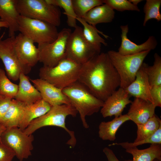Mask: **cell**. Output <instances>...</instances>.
<instances>
[{"mask_svg":"<svg viewBox=\"0 0 161 161\" xmlns=\"http://www.w3.org/2000/svg\"><path fill=\"white\" fill-rule=\"evenodd\" d=\"M78 81L103 101L120 85L119 75L107 53H100L82 64Z\"/></svg>","mask_w":161,"mask_h":161,"instance_id":"6da1fadb","label":"cell"},{"mask_svg":"<svg viewBox=\"0 0 161 161\" xmlns=\"http://www.w3.org/2000/svg\"><path fill=\"white\" fill-rule=\"evenodd\" d=\"M63 93L79 114L83 126L89 127L87 116L97 113L102 107L104 101L93 95L83 84L77 81L62 89Z\"/></svg>","mask_w":161,"mask_h":161,"instance_id":"7a4b0ae2","label":"cell"},{"mask_svg":"<svg viewBox=\"0 0 161 161\" xmlns=\"http://www.w3.org/2000/svg\"><path fill=\"white\" fill-rule=\"evenodd\" d=\"M78 113L71 105L52 106L44 114L32 120L23 131L26 134L30 135L44 127L50 126L60 127L64 129L70 136V138L66 144L74 147L76 143L74 132L66 127L65 120L66 117L69 115L75 117Z\"/></svg>","mask_w":161,"mask_h":161,"instance_id":"3957f363","label":"cell"},{"mask_svg":"<svg viewBox=\"0 0 161 161\" xmlns=\"http://www.w3.org/2000/svg\"><path fill=\"white\" fill-rule=\"evenodd\" d=\"M81 65L65 58L53 67H41L39 76L62 89L78 81Z\"/></svg>","mask_w":161,"mask_h":161,"instance_id":"277c9868","label":"cell"},{"mask_svg":"<svg viewBox=\"0 0 161 161\" xmlns=\"http://www.w3.org/2000/svg\"><path fill=\"white\" fill-rule=\"evenodd\" d=\"M150 50L139 53L123 55L118 52L111 50L107 53L118 73L121 88L125 89L135 80L136 74Z\"/></svg>","mask_w":161,"mask_h":161,"instance_id":"5b68a950","label":"cell"},{"mask_svg":"<svg viewBox=\"0 0 161 161\" xmlns=\"http://www.w3.org/2000/svg\"><path fill=\"white\" fill-rule=\"evenodd\" d=\"M16 4L21 16L44 21L57 27L60 24L59 7L46 0H16Z\"/></svg>","mask_w":161,"mask_h":161,"instance_id":"8992f818","label":"cell"},{"mask_svg":"<svg viewBox=\"0 0 161 161\" xmlns=\"http://www.w3.org/2000/svg\"><path fill=\"white\" fill-rule=\"evenodd\" d=\"M18 31L38 45L54 41L59 32L57 27L48 22L20 15Z\"/></svg>","mask_w":161,"mask_h":161,"instance_id":"52a82bcc","label":"cell"},{"mask_svg":"<svg viewBox=\"0 0 161 161\" xmlns=\"http://www.w3.org/2000/svg\"><path fill=\"white\" fill-rule=\"evenodd\" d=\"M71 30L64 28L59 32L57 38L53 42L38 45L39 52V62L43 66L52 67L66 58V49Z\"/></svg>","mask_w":161,"mask_h":161,"instance_id":"ba28073f","label":"cell"},{"mask_svg":"<svg viewBox=\"0 0 161 161\" xmlns=\"http://www.w3.org/2000/svg\"><path fill=\"white\" fill-rule=\"evenodd\" d=\"M4 35L0 37V59L8 78L16 81L21 73L26 75L30 73L32 67L24 64L18 56L13 45L14 36L2 40Z\"/></svg>","mask_w":161,"mask_h":161,"instance_id":"9c48e42d","label":"cell"},{"mask_svg":"<svg viewBox=\"0 0 161 161\" xmlns=\"http://www.w3.org/2000/svg\"><path fill=\"white\" fill-rule=\"evenodd\" d=\"M100 53L88 43L82 28L77 25L68 39L66 58L82 65Z\"/></svg>","mask_w":161,"mask_h":161,"instance_id":"30bf717a","label":"cell"},{"mask_svg":"<svg viewBox=\"0 0 161 161\" xmlns=\"http://www.w3.org/2000/svg\"><path fill=\"white\" fill-rule=\"evenodd\" d=\"M32 134H26L18 127L7 129L1 136V141L11 148L20 161L28 158L33 149Z\"/></svg>","mask_w":161,"mask_h":161,"instance_id":"8fae6325","label":"cell"},{"mask_svg":"<svg viewBox=\"0 0 161 161\" xmlns=\"http://www.w3.org/2000/svg\"><path fill=\"white\" fill-rule=\"evenodd\" d=\"M13 43L18 56L24 64L32 67L39 61L38 49L30 39L20 33L13 37Z\"/></svg>","mask_w":161,"mask_h":161,"instance_id":"7c38bea8","label":"cell"},{"mask_svg":"<svg viewBox=\"0 0 161 161\" xmlns=\"http://www.w3.org/2000/svg\"><path fill=\"white\" fill-rule=\"evenodd\" d=\"M130 97L125 89L120 87L104 101L100 109L103 117H118L122 115L126 106L132 102Z\"/></svg>","mask_w":161,"mask_h":161,"instance_id":"4fadbf2b","label":"cell"},{"mask_svg":"<svg viewBox=\"0 0 161 161\" xmlns=\"http://www.w3.org/2000/svg\"><path fill=\"white\" fill-rule=\"evenodd\" d=\"M40 93L42 99L52 106L63 104L71 105L62 89L41 78L30 79Z\"/></svg>","mask_w":161,"mask_h":161,"instance_id":"5bb4252c","label":"cell"},{"mask_svg":"<svg viewBox=\"0 0 161 161\" xmlns=\"http://www.w3.org/2000/svg\"><path fill=\"white\" fill-rule=\"evenodd\" d=\"M151 88L144 63H143L136 74L134 80L125 90L129 95L144 100L153 104Z\"/></svg>","mask_w":161,"mask_h":161,"instance_id":"9a60e30c","label":"cell"},{"mask_svg":"<svg viewBox=\"0 0 161 161\" xmlns=\"http://www.w3.org/2000/svg\"><path fill=\"white\" fill-rule=\"evenodd\" d=\"M121 43L118 52L123 55L135 54L143 51L154 49L157 45V41L154 36H151L144 43L137 44L130 41L127 37L129 28L128 25L120 27Z\"/></svg>","mask_w":161,"mask_h":161,"instance_id":"2e32d148","label":"cell"},{"mask_svg":"<svg viewBox=\"0 0 161 161\" xmlns=\"http://www.w3.org/2000/svg\"><path fill=\"white\" fill-rule=\"evenodd\" d=\"M131 103L127 114L136 124L145 123L155 114L156 107L149 101L135 98Z\"/></svg>","mask_w":161,"mask_h":161,"instance_id":"e0dca14e","label":"cell"},{"mask_svg":"<svg viewBox=\"0 0 161 161\" xmlns=\"http://www.w3.org/2000/svg\"><path fill=\"white\" fill-rule=\"evenodd\" d=\"M20 15L16 0H0V20L7 24L9 37L15 36V33L18 31Z\"/></svg>","mask_w":161,"mask_h":161,"instance_id":"ac0fdd59","label":"cell"},{"mask_svg":"<svg viewBox=\"0 0 161 161\" xmlns=\"http://www.w3.org/2000/svg\"><path fill=\"white\" fill-rule=\"evenodd\" d=\"M19 80L18 89L15 99L25 104L33 103L42 99L40 93L31 83L28 77L21 73Z\"/></svg>","mask_w":161,"mask_h":161,"instance_id":"d6986e66","label":"cell"},{"mask_svg":"<svg viewBox=\"0 0 161 161\" xmlns=\"http://www.w3.org/2000/svg\"><path fill=\"white\" fill-rule=\"evenodd\" d=\"M51 107L42 99L33 103L26 104L18 127L24 131L32 120L44 114Z\"/></svg>","mask_w":161,"mask_h":161,"instance_id":"ffe728a7","label":"cell"},{"mask_svg":"<svg viewBox=\"0 0 161 161\" xmlns=\"http://www.w3.org/2000/svg\"><path fill=\"white\" fill-rule=\"evenodd\" d=\"M115 13L114 10L103 3L92 8L81 18L89 24L96 27L99 24L112 22Z\"/></svg>","mask_w":161,"mask_h":161,"instance_id":"44dd1931","label":"cell"},{"mask_svg":"<svg viewBox=\"0 0 161 161\" xmlns=\"http://www.w3.org/2000/svg\"><path fill=\"white\" fill-rule=\"evenodd\" d=\"M130 120L127 114L115 117L112 120L102 122L99 126V137L104 140L114 141L116 133L120 126L126 121Z\"/></svg>","mask_w":161,"mask_h":161,"instance_id":"7402d4cb","label":"cell"},{"mask_svg":"<svg viewBox=\"0 0 161 161\" xmlns=\"http://www.w3.org/2000/svg\"><path fill=\"white\" fill-rule=\"evenodd\" d=\"M76 19L83 25V32L86 40L92 47L100 52L101 44L106 46L107 44L99 33L106 39L109 38V37L98 30L96 27L88 23L83 18L77 17Z\"/></svg>","mask_w":161,"mask_h":161,"instance_id":"603a6c76","label":"cell"},{"mask_svg":"<svg viewBox=\"0 0 161 161\" xmlns=\"http://www.w3.org/2000/svg\"><path fill=\"white\" fill-rule=\"evenodd\" d=\"M126 152L133 156L132 160L129 161H153L157 159L161 160V144H152L144 149H139L136 147L125 148Z\"/></svg>","mask_w":161,"mask_h":161,"instance_id":"cb8c5ba5","label":"cell"},{"mask_svg":"<svg viewBox=\"0 0 161 161\" xmlns=\"http://www.w3.org/2000/svg\"><path fill=\"white\" fill-rule=\"evenodd\" d=\"M25 105L13 99L7 112L0 123L3 125L7 129L18 127Z\"/></svg>","mask_w":161,"mask_h":161,"instance_id":"d4e9b609","label":"cell"},{"mask_svg":"<svg viewBox=\"0 0 161 161\" xmlns=\"http://www.w3.org/2000/svg\"><path fill=\"white\" fill-rule=\"evenodd\" d=\"M161 124L160 119L155 114L143 124H137V137L134 142L146 139L154 134Z\"/></svg>","mask_w":161,"mask_h":161,"instance_id":"484cf974","label":"cell"},{"mask_svg":"<svg viewBox=\"0 0 161 161\" xmlns=\"http://www.w3.org/2000/svg\"><path fill=\"white\" fill-rule=\"evenodd\" d=\"M153 65L149 66L144 63L145 69L151 87L161 85V58L157 53L154 55Z\"/></svg>","mask_w":161,"mask_h":161,"instance_id":"4316f807","label":"cell"},{"mask_svg":"<svg viewBox=\"0 0 161 161\" xmlns=\"http://www.w3.org/2000/svg\"><path fill=\"white\" fill-rule=\"evenodd\" d=\"M49 3L62 8L64 12L63 14L66 15L67 18V23L68 25L74 28L77 25V16L72 5V0H46Z\"/></svg>","mask_w":161,"mask_h":161,"instance_id":"83f0119b","label":"cell"},{"mask_svg":"<svg viewBox=\"0 0 161 161\" xmlns=\"http://www.w3.org/2000/svg\"><path fill=\"white\" fill-rule=\"evenodd\" d=\"M161 0H146L144 6L145 17L143 25L145 26L149 20L154 19L159 21L161 20L160 9Z\"/></svg>","mask_w":161,"mask_h":161,"instance_id":"f1b7e54d","label":"cell"},{"mask_svg":"<svg viewBox=\"0 0 161 161\" xmlns=\"http://www.w3.org/2000/svg\"><path fill=\"white\" fill-rule=\"evenodd\" d=\"M18 89V85L11 82L5 71L0 68V95L13 99Z\"/></svg>","mask_w":161,"mask_h":161,"instance_id":"f546056e","label":"cell"},{"mask_svg":"<svg viewBox=\"0 0 161 161\" xmlns=\"http://www.w3.org/2000/svg\"><path fill=\"white\" fill-rule=\"evenodd\" d=\"M77 17L82 18L93 8L103 4V0H72Z\"/></svg>","mask_w":161,"mask_h":161,"instance_id":"4dcf8cb0","label":"cell"},{"mask_svg":"<svg viewBox=\"0 0 161 161\" xmlns=\"http://www.w3.org/2000/svg\"><path fill=\"white\" fill-rule=\"evenodd\" d=\"M146 143L161 144V124L157 130L150 137L141 141L133 143L128 142L120 143H115L109 145V146L120 145L124 148H127L136 147Z\"/></svg>","mask_w":161,"mask_h":161,"instance_id":"1f68e13d","label":"cell"},{"mask_svg":"<svg viewBox=\"0 0 161 161\" xmlns=\"http://www.w3.org/2000/svg\"><path fill=\"white\" fill-rule=\"evenodd\" d=\"M103 3L107 4L113 10H115L118 11H140V10L137 6L134 5L129 0H103Z\"/></svg>","mask_w":161,"mask_h":161,"instance_id":"d6a6232c","label":"cell"},{"mask_svg":"<svg viewBox=\"0 0 161 161\" xmlns=\"http://www.w3.org/2000/svg\"><path fill=\"white\" fill-rule=\"evenodd\" d=\"M15 156L14 151L0 141V161H12Z\"/></svg>","mask_w":161,"mask_h":161,"instance_id":"836d02e7","label":"cell"},{"mask_svg":"<svg viewBox=\"0 0 161 161\" xmlns=\"http://www.w3.org/2000/svg\"><path fill=\"white\" fill-rule=\"evenodd\" d=\"M151 96L153 104L156 107H161V85H155L151 87Z\"/></svg>","mask_w":161,"mask_h":161,"instance_id":"e575fe53","label":"cell"},{"mask_svg":"<svg viewBox=\"0 0 161 161\" xmlns=\"http://www.w3.org/2000/svg\"><path fill=\"white\" fill-rule=\"evenodd\" d=\"M13 99L1 95L0 97V122L7 112Z\"/></svg>","mask_w":161,"mask_h":161,"instance_id":"d590c367","label":"cell"},{"mask_svg":"<svg viewBox=\"0 0 161 161\" xmlns=\"http://www.w3.org/2000/svg\"><path fill=\"white\" fill-rule=\"evenodd\" d=\"M104 153L106 156L108 161H120L116 156L113 151L110 149L105 147L103 149ZM124 161H129L126 160Z\"/></svg>","mask_w":161,"mask_h":161,"instance_id":"8d00e7d4","label":"cell"},{"mask_svg":"<svg viewBox=\"0 0 161 161\" xmlns=\"http://www.w3.org/2000/svg\"><path fill=\"white\" fill-rule=\"evenodd\" d=\"M6 129L7 128L3 125L0 123V141H1V136L3 134Z\"/></svg>","mask_w":161,"mask_h":161,"instance_id":"74e56055","label":"cell"},{"mask_svg":"<svg viewBox=\"0 0 161 161\" xmlns=\"http://www.w3.org/2000/svg\"><path fill=\"white\" fill-rule=\"evenodd\" d=\"M3 27L8 28V26L6 23L0 20V30Z\"/></svg>","mask_w":161,"mask_h":161,"instance_id":"f35d334b","label":"cell"},{"mask_svg":"<svg viewBox=\"0 0 161 161\" xmlns=\"http://www.w3.org/2000/svg\"><path fill=\"white\" fill-rule=\"evenodd\" d=\"M129 1L133 4L137 6L138 3L142 1L141 0H129Z\"/></svg>","mask_w":161,"mask_h":161,"instance_id":"ab89813d","label":"cell"},{"mask_svg":"<svg viewBox=\"0 0 161 161\" xmlns=\"http://www.w3.org/2000/svg\"><path fill=\"white\" fill-rule=\"evenodd\" d=\"M153 161H161V160H158L157 159H154Z\"/></svg>","mask_w":161,"mask_h":161,"instance_id":"60d3db41","label":"cell"},{"mask_svg":"<svg viewBox=\"0 0 161 161\" xmlns=\"http://www.w3.org/2000/svg\"><path fill=\"white\" fill-rule=\"evenodd\" d=\"M1 95H0V97H1Z\"/></svg>","mask_w":161,"mask_h":161,"instance_id":"b9f144b4","label":"cell"}]
</instances>
